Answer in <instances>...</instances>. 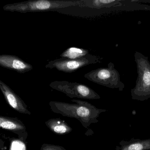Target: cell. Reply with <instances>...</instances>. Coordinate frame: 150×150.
Returning a JSON list of instances; mask_svg holds the SVG:
<instances>
[{"label": "cell", "mask_w": 150, "mask_h": 150, "mask_svg": "<svg viewBox=\"0 0 150 150\" xmlns=\"http://www.w3.org/2000/svg\"><path fill=\"white\" fill-rule=\"evenodd\" d=\"M115 150H150V138L134 139L129 141H122Z\"/></svg>", "instance_id": "obj_10"}, {"label": "cell", "mask_w": 150, "mask_h": 150, "mask_svg": "<svg viewBox=\"0 0 150 150\" xmlns=\"http://www.w3.org/2000/svg\"><path fill=\"white\" fill-rule=\"evenodd\" d=\"M40 150H67L64 147L58 145L44 144L41 146Z\"/></svg>", "instance_id": "obj_14"}, {"label": "cell", "mask_w": 150, "mask_h": 150, "mask_svg": "<svg viewBox=\"0 0 150 150\" xmlns=\"http://www.w3.org/2000/svg\"><path fill=\"white\" fill-rule=\"evenodd\" d=\"M48 129L56 134H67L71 133L73 129L66 122L60 118L51 119L45 122Z\"/></svg>", "instance_id": "obj_11"}, {"label": "cell", "mask_w": 150, "mask_h": 150, "mask_svg": "<svg viewBox=\"0 0 150 150\" xmlns=\"http://www.w3.org/2000/svg\"><path fill=\"white\" fill-rule=\"evenodd\" d=\"M134 58L138 76L131 90V97L133 100L145 101L150 98V62L148 56L137 51Z\"/></svg>", "instance_id": "obj_2"}, {"label": "cell", "mask_w": 150, "mask_h": 150, "mask_svg": "<svg viewBox=\"0 0 150 150\" xmlns=\"http://www.w3.org/2000/svg\"><path fill=\"white\" fill-rule=\"evenodd\" d=\"M0 66L23 74L33 69L31 64L25 62L16 55H0Z\"/></svg>", "instance_id": "obj_8"}, {"label": "cell", "mask_w": 150, "mask_h": 150, "mask_svg": "<svg viewBox=\"0 0 150 150\" xmlns=\"http://www.w3.org/2000/svg\"><path fill=\"white\" fill-rule=\"evenodd\" d=\"M90 54L89 51L84 48L70 47L63 52L60 55L61 58L76 59L83 57Z\"/></svg>", "instance_id": "obj_13"}, {"label": "cell", "mask_w": 150, "mask_h": 150, "mask_svg": "<svg viewBox=\"0 0 150 150\" xmlns=\"http://www.w3.org/2000/svg\"><path fill=\"white\" fill-rule=\"evenodd\" d=\"M54 90L66 94L73 98H77L87 100H97L100 98L96 92L86 85L69 81H54L50 85Z\"/></svg>", "instance_id": "obj_5"}, {"label": "cell", "mask_w": 150, "mask_h": 150, "mask_svg": "<svg viewBox=\"0 0 150 150\" xmlns=\"http://www.w3.org/2000/svg\"><path fill=\"white\" fill-rule=\"evenodd\" d=\"M124 1L119 0H93V1H83L85 4L91 8H98L104 7H121L127 5L129 3H123Z\"/></svg>", "instance_id": "obj_12"}, {"label": "cell", "mask_w": 150, "mask_h": 150, "mask_svg": "<svg viewBox=\"0 0 150 150\" xmlns=\"http://www.w3.org/2000/svg\"><path fill=\"white\" fill-rule=\"evenodd\" d=\"M0 128L16 134L23 141H25L28 136L25 125L16 118L0 115Z\"/></svg>", "instance_id": "obj_9"}, {"label": "cell", "mask_w": 150, "mask_h": 150, "mask_svg": "<svg viewBox=\"0 0 150 150\" xmlns=\"http://www.w3.org/2000/svg\"><path fill=\"white\" fill-rule=\"evenodd\" d=\"M72 101L75 104L52 101L49 105L53 112L77 119L85 128H88L92 123L98 122L97 119L100 114L106 111L99 109L86 101L74 99Z\"/></svg>", "instance_id": "obj_1"}, {"label": "cell", "mask_w": 150, "mask_h": 150, "mask_svg": "<svg viewBox=\"0 0 150 150\" xmlns=\"http://www.w3.org/2000/svg\"><path fill=\"white\" fill-rule=\"evenodd\" d=\"M6 149L4 145V142L2 139H0V150H4Z\"/></svg>", "instance_id": "obj_15"}, {"label": "cell", "mask_w": 150, "mask_h": 150, "mask_svg": "<svg viewBox=\"0 0 150 150\" xmlns=\"http://www.w3.org/2000/svg\"><path fill=\"white\" fill-rule=\"evenodd\" d=\"M81 1H59L35 0L6 4L3 7L4 10L14 12H28L49 11L53 9L64 8L80 4Z\"/></svg>", "instance_id": "obj_3"}, {"label": "cell", "mask_w": 150, "mask_h": 150, "mask_svg": "<svg viewBox=\"0 0 150 150\" xmlns=\"http://www.w3.org/2000/svg\"><path fill=\"white\" fill-rule=\"evenodd\" d=\"M84 77L99 85L118 89L120 91H122L125 88V85L121 81L120 73L112 62L108 63L107 67L98 68L86 73Z\"/></svg>", "instance_id": "obj_4"}, {"label": "cell", "mask_w": 150, "mask_h": 150, "mask_svg": "<svg viewBox=\"0 0 150 150\" xmlns=\"http://www.w3.org/2000/svg\"><path fill=\"white\" fill-rule=\"evenodd\" d=\"M102 57L89 54L83 57L76 59L59 58L48 62L45 68L56 69L59 71L71 73L83 67L90 64H96L102 62Z\"/></svg>", "instance_id": "obj_6"}, {"label": "cell", "mask_w": 150, "mask_h": 150, "mask_svg": "<svg viewBox=\"0 0 150 150\" xmlns=\"http://www.w3.org/2000/svg\"><path fill=\"white\" fill-rule=\"evenodd\" d=\"M0 90L6 102L16 112L23 114L30 115L31 112L23 100L16 94L7 84L0 80Z\"/></svg>", "instance_id": "obj_7"}]
</instances>
